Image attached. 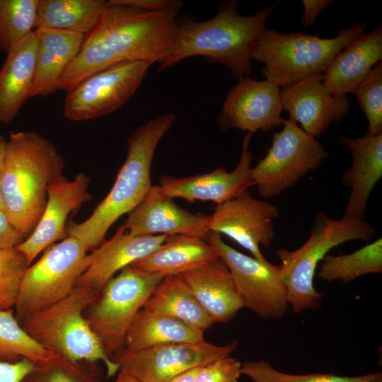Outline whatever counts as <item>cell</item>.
I'll use <instances>...</instances> for the list:
<instances>
[{
  "label": "cell",
  "instance_id": "cell-3",
  "mask_svg": "<svg viewBox=\"0 0 382 382\" xmlns=\"http://www.w3.org/2000/svg\"><path fill=\"white\" fill-rule=\"evenodd\" d=\"M236 1L230 3L202 22L185 19L178 23L175 40L158 62V70L190 57L204 56L227 66L238 81L248 76L254 50L277 4L251 16H241L236 11Z\"/></svg>",
  "mask_w": 382,
  "mask_h": 382
},
{
  "label": "cell",
  "instance_id": "cell-12",
  "mask_svg": "<svg viewBox=\"0 0 382 382\" xmlns=\"http://www.w3.org/2000/svg\"><path fill=\"white\" fill-rule=\"evenodd\" d=\"M150 66L142 61L124 62L88 76L66 91L64 117L80 122L115 112L133 96Z\"/></svg>",
  "mask_w": 382,
  "mask_h": 382
},
{
  "label": "cell",
  "instance_id": "cell-15",
  "mask_svg": "<svg viewBox=\"0 0 382 382\" xmlns=\"http://www.w3.org/2000/svg\"><path fill=\"white\" fill-rule=\"evenodd\" d=\"M282 110L280 87L246 76L227 93L217 123L222 130L237 129L253 134L282 125Z\"/></svg>",
  "mask_w": 382,
  "mask_h": 382
},
{
  "label": "cell",
  "instance_id": "cell-37",
  "mask_svg": "<svg viewBox=\"0 0 382 382\" xmlns=\"http://www.w3.org/2000/svg\"><path fill=\"white\" fill-rule=\"evenodd\" d=\"M241 363L231 356L222 357L199 366L194 382H238Z\"/></svg>",
  "mask_w": 382,
  "mask_h": 382
},
{
  "label": "cell",
  "instance_id": "cell-36",
  "mask_svg": "<svg viewBox=\"0 0 382 382\" xmlns=\"http://www.w3.org/2000/svg\"><path fill=\"white\" fill-rule=\"evenodd\" d=\"M354 93L369 122L367 133H382V62L371 70Z\"/></svg>",
  "mask_w": 382,
  "mask_h": 382
},
{
  "label": "cell",
  "instance_id": "cell-9",
  "mask_svg": "<svg viewBox=\"0 0 382 382\" xmlns=\"http://www.w3.org/2000/svg\"><path fill=\"white\" fill-rule=\"evenodd\" d=\"M163 278L127 266L106 283L89 306L85 316L110 357L125 348L133 320Z\"/></svg>",
  "mask_w": 382,
  "mask_h": 382
},
{
  "label": "cell",
  "instance_id": "cell-41",
  "mask_svg": "<svg viewBox=\"0 0 382 382\" xmlns=\"http://www.w3.org/2000/svg\"><path fill=\"white\" fill-rule=\"evenodd\" d=\"M303 12L301 20L304 26L312 25L316 21L317 17L333 1L332 0H303Z\"/></svg>",
  "mask_w": 382,
  "mask_h": 382
},
{
  "label": "cell",
  "instance_id": "cell-8",
  "mask_svg": "<svg viewBox=\"0 0 382 382\" xmlns=\"http://www.w3.org/2000/svg\"><path fill=\"white\" fill-rule=\"evenodd\" d=\"M89 263L87 251L73 236L47 248L21 278L14 306L18 321L66 297Z\"/></svg>",
  "mask_w": 382,
  "mask_h": 382
},
{
  "label": "cell",
  "instance_id": "cell-26",
  "mask_svg": "<svg viewBox=\"0 0 382 382\" xmlns=\"http://www.w3.org/2000/svg\"><path fill=\"white\" fill-rule=\"evenodd\" d=\"M36 59L35 30L8 53L0 70V124L8 125L30 98Z\"/></svg>",
  "mask_w": 382,
  "mask_h": 382
},
{
  "label": "cell",
  "instance_id": "cell-13",
  "mask_svg": "<svg viewBox=\"0 0 382 382\" xmlns=\"http://www.w3.org/2000/svg\"><path fill=\"white\" fill-rule=\"evenodd\" d=\"M237 347L236 340L224 345L206 340L170 343L139 351L123 349L112 359L119 371L139 382H168L188 370L230 356Z\"/></svg>",
  "mask_w": 382,
  "mask_h": 382
},
{
  "label": "cell",
  "instance_id": "cell-24",
  "mask_svg": "<svg viewBox=\"0 0 382 382\" xmlns=\"http://www.w3.org/2000/svg\"><path fill=\"white\" fill-rule=\"evenodd\" d=\"M35 71L31 97L46 96L57 90L58 82L81 50V33L37 28Z\"/></svg>",
  "mask_w": 382,
  "mask_h": 382
},
{
  "label": "cell",
  "instance_id": "cell-30",
  "mask_svg": "<svg viewBox=\"0 0 382 382\" xmlns=\"http://www.w3.org/2000/svg\"><path fill=\"white\" fill-rule=\"evenodd\" d=\"M382 272V239L368 243L349 254L326 255L321 260L318 276L332 282L349 283L360 277Z\"/></svg>",
  "mask_w": 382,
  "mask_h": 382
},
{
  "label": "cell",
  "instance_id": "cell-10",
  "mask_svg": "<svg viewBox=\"0 0 382 382\" xmlns=\"http://www.w3.org/2000/svg\"><path fill=\"white\" fill-rule=\"evenodd\" d=\"M282 125L283 129L274 133L266 155L251 170L253 185L264 198L280 195L308 171L318 168L329 156L297 123L289 119Z\"/></svg>",
  "mask_w": 382,
  "mask_h": 382
},
{
  "label": "cell",
  "instance_id": "cell-40",
  "mask_svg": "<svg viewBox=\"0 0 382 382\" xmlns=\"http://www.w3.org/2000/svg\"><path fill=\"white\" fill-rule=\"evenodd\" d=\"M115 2L149 11L180 9L181 1L176 0H115Z\"/></svg>",
  "mask_w": 382,
  "mask_h": 382
},
{
  "label": "cell",
  "instance_id": "cell-11",
  "mask_svg": "<svg viewBox=\"0 0 382 382\" xmlns=\"http://www.w3.org/2000/svg\"><path fill=\"white\" fill-rule=\"evenodd\" d=\"M205 239L227 266L245 307L262 318H284L289 303L280 265L236 250L216 232L209 231Z\"/></svg>",
  "mask_w": 382,
  "mask_h": 382
},
{
  "label": "cell",
  "instance_id": "cell-22",
  "mask_svg": "<svg viewBox=\"0 0 382 382\" xmlns=\"http://www.w3.org/2000/svg\"><path fill=\"white\" fill-rule=\"evenodd\" d=\"M382 59V27L361 34L340 52L323 74L332 95L354 93Z\"/></svg>",
  "mask_w": 382,
  "mask_h": 382
},
{
  "label": "cell",
  "instance_id": "cell-17",
  "mask_svg": "<svg viewBox=\"0 0 382 382\" xmlns=\"http://www.w3.org/2000/svg\"><path fill=\"white\" fill-rule=\"evenodd\" d=\"M88 175L79 173L72 180L65 177L49 185L40 221L31 234L16 247L25 255L28 266L42 250L68 237L66 221L69 214L91 199Z\"/></svg>",
  "mask_w": 382,
  "mask_h": 382
},
{
  "label": "cell",
  "instance_id": "cell-32",
  "mask_svg": "<svg viewBox=\"0 0 382 382\" xmlns=\"http://www.w3.org/2000/svg\"><path fill=\"white\" fill-rule=\"evenodd\" d=\"M38 0H0V50L6 54L35 28Z\"/></svg>",
  "mask_w": 382,
  "mask_h": 382
},
{
  "label": "cell",
  "instance_id": "cell-34",
  "mask_svg": "<svg viewBox=\"0 0 382 382\" xmlns=\"http://www.w3.org/2000/svg\"><path fill=\"white\" fill-rule=\"evenodd\" d=\"M22 382H100L98 373L85 363H75L56 355L35 364Z\"/></svg>",
  "mask_w": 382,
  "mask_h": 382
},
{
  "label": "cell",
  "instance_id": "cell-31",
  "mask_svg": "<svg viewBox=\"0 0 382 382\" xmlns=\"http://www.w3.org/2000/svg\"><path fill=\"white\" fill-rule=\"evenodd\" d=\"M56 355L30 337L16 319L13 309L0 310L1 361L15 362L26 359L37 364Z\"/></svg>",
  "mask_w": 382,
  "mask_h": 382
},
{
  "label": "cell",
  "instance_id": "cell-42",
  "mask_svg": "<svg viewBox=\"0 0 382 382\" xmlns=\"http://www.w3.org/2000/svg\"><path fill=\"white\" fill-rule=\"evenodd\" d=\"M198 368L199 367L188 370L173 378L168 382H194L195 376Z\"/></svg>",
  "mask_w": 382,
  "mask_h": 382
},
{
  "label": "cell",
  "instance_id": "cell-28",
  "mask_svg": "<svg viewBox=\"0 0 382 382\" xmlns=\"http://www.w3.org/2000/svg\"><path fill=\"white\" fill-rule=\"evenodd\" d=\"M142 308L170 316L203 332L214 324L179 275L163 277Z\"/></svg>",
  "mask_w": 382,
  "mask_h": 382
},
{
  "label": "cell",
  "instance_id": "cell-43",
  "mask_svg": "<svg viewBox=\"0 0 382 382\" xmlns=\"http://www.w3.org/2000/svg\"><path fill=\"white\" fill-rule=\"evenodd\" d=\"M112 382H139L132 376L119 371L116 378Z\"/></svg>",
  "mask_w": 382,
  "mask_h": 382
},
{
  "label": "cell",
  "instance_id": "cell-1",
  "mask_svg": "<svg viewBox=\"0 0 382 382\" xmlns=\"http://www.w3.org/2000/svg\"><path fill=\"white\" fill-rule=\"evenodd\" d=\"M179 10L149 11L107 1L99 22L85 35L57 90L68 91L88 76L118 64L158 63L175 40Z\"/></svg>",
  "mask_w": 382,
  "mask_h": 382
},
{
  "label": "cell",
  "instance_id": "cell-4",
  "mask_svg": "<svg viewBox=\"0 0 382 382\" xmlns=\"http://www.w3.org/2000/svg\"><path fill=\"white\" fill-rule=\"evenodd\" d=\"M175 118L174 113L166 112L137 127L127 139L125 161L109 193L87 219L66 226L68 236L77 238L87 252L100 245L110 227L144 199L152 185L151 170L156 149Z\"/></svg>",
  "mask_w": 382,
  "mask_h": 382
},
{
  "label": "cell",
  "instance_id": "cell-35",
  "mask_svg": "<svg viewBox=\"0 0 382 382\" xmlns=\"http://www.w3.org/2000/svg\"><path fill=\"white\" fill-rule=\"evenodd\" d=\"M16 247L0 248V310L13 309L21 278L28 267Z\"/></svg>",
  "mask_w": 382,
  "mask_h": 382
},
{
  "label": "cell",
  "instance_id": "cell-38",
  "mask_svg": "<svg viewBox=\"0 0 382 382\" xmlns=\"http://www.w3.org/2000/svg\"><path fill=\"white\" fill-rule=\"evenodd\" d=\"M34 366L26 359L15 362L0 360V382H22Z\"/></svg>",
  "mask_w": 382,
  "mask_h": 382
},
{
  "label": "cell",
  "instance_id": "cell-33",
  "mask_svg": "<svg viewBox=\"0 0 382 382\" xmlns=\"http://www.w3.org/2000/svg\"><path fill=\"white\" fill-rule=\"evenodd\" d=\"M241 374L249 377L253 382H382L381 371L356 376L330 373L291 374L279 371L265 360L241 363Z\"/></svg>",
  "mask_w": 382,
  "mask_h": 382
},
{
  "label": "cell",
  "instance_id": "cell-5",
  "mask_svg": "<svg viewBox=\"0 0 382 382\" xmlns=\"http://www.w3.org/2000/svg\"><path fill=\"white\" fill-rule=\"evenodd\" d=\"M98 296L76 286L66 297L32 313L21 325L47 350L75 363L101 362L108 377L113 376L119 365L105 352L85 316Z\"/></svg>",
  "mask_w": 382,
  "mask_h": 382
},
{
  "label": "cell",
  "instance_id": "cell-16",
  "mask_svg": "<svg viewBox=\"0 0 382 382\" xmlns=\"http://www.w3.org/2000/svg\"><path fill=\"white\" fill-rule=\"evenodd\" d=\"M251 136L248 133L245 134L240 161L232 171L218 167L208 173L186 177L165 175L159 180L161 192L173 199L182 198L190 203L197 200L211 201L217 205L236 197L253 185V157L248 149Z\"/></svg>",
  "mask_w": 382,
  "mask_h": 382
},
{
  "label": "cell",
  "instance_id": "cell-44",
  "mask_svg": "<svg viewBox=\"0 0 382 382\" xmlns=\"http://www.w3.org/2000/svg\"><path fill=\"white\" fill-rule=\"evenodd\" d=\"M6 140L0 134V170L1 169L6 154Z\"/></svg>",
  "mask_w": 382,
  "mask_h": 382
},
{
  "label": "cell",
  "instance_id": "cell-23",
  "mask_svg": "<svg viewBox=\"0 0 382 382\" xmlns=\"http://www.w3.org/2000/svg\"><path fill=\"white\" fill-rule=\"evenodd\" d=\"M179 276L214 323H228L245 308L230 271L221 258Z\"/></svg>",
  "mask_w": 382,
  "mask_h": 382
},
{
  "label": "cell",
  "instance_id": "cell-21",
  "mask_svg": "<svg viewBox=\"0 0 382 382\" xmlns=\"http://www.w3.org/2000/svg\"><path fill=\"white\" fill-rule=\"evenodd\" d=\"M352 155V164L342 182L351 189L344 217L364 220L370 195L382 177V133L359 138L339 137Z\"/></svg>",
  "mask_w": 382,
  "mask_h": 382
},
{
  "label": "cell",
  "instance_id": "cell-45",
  "mask_svg": "<svg viewBox=\"0 0 382 382\" xmlns=\"http://www.w3.org/2000/svg\"><path fill=\"white\" fill-rule=\"evenodd\" d=\"M0 211L4 212V201L2 197V193L1 190V186H0Z\"/></svg>",
  "mask_w": 382,
  "mask_h": 382
},
{
  "label": "cell",
  "instance_id": "cell-6",
  "mask_svg": "<svg viewBox=\"0 0 382 382\" xmlns=\"http://www.w3.org/2000/svg\"><path fill=\"white\" fill-rule=\"evenodd\" d=\"M375 233V228L365 220L344 216L332 219L320 211L308 240L300 248L277 250L287 301L293 312L321 306L325 294L315 289L313 278L318 263L332 248L352 240L369 241Z\"/></svg>",
  "mask_w": 382,
  "mask_h": 382
},
{
  "label": "cell",
  "instance_id": "cell-29",
  "mask_svg": "<svg viewBox=\"0 0 382 382\" xmlns=\"http://www.w3.org/2000/svg\"><path fill=\"white\" fill-rule=\"evenodd\" d=\"M104 0H38L35 28L89 33L99 22Z\"/></svg>",
  "mask_w": 382,
  "mask_h": 382
},
{
  "label": "cell",
  "instance_id": "cell-39",
  "mask_svg": "<svg viewBox=\"0 0 382 382\" xmlns=\"http://www.w3.org/2000/svg\"><path fill=\"white\" fill-rule=\"evenodd\" d=\"M25 238V236L14 227L6 213L0 211V248L16 247Z\"/></svg>",
  "mask_w": 382,
  "mask_h": 382
},
{
  "label": "cell",
  "instance_id": "cell-7",
  "mask_svg": "<svg viewBox=\"0 0 382 382\" xmlns=\"http://www.w3.org/2000/svg\"><path fill=\"white\" fill-rule=\"evenodd\" d=\"M364 22L340 30L332 38L303 33H280L266 28L252 55L264 64L262 74L279 87L323 74L335 56L364 33Z\"/></svg>",
  "mask_w": 382,
  "mask_h": 382
},
{
  "label": "cell",
  "instance_id": "cell-18",
  "mask_svg": "<svg viewBox=\"0 0 382 382\" xmlns=\"http://www.w3.org/2000/svg\"><path fill=\"white\" fill-rule=\"evenodd\" d=\"M209 215L193 213L151 185L142 201L128 214L123 224L131 236L185 235L205 238Z\"/></svg>",
  "mask_w": 382,
  "mask_h": 382
},
{
  "label": "cell",
  "instance_id": "cell-19",
  "mask_svg": "<svg viewBox=\"0 0 382 382\" xmlns=\"http://www.w3.org/2000/svg\"><path fill=\"white\" fill-rule=\"evenodd\" d=\"M283 110L289 120L300 123L301 129L316 138L331 122L340 120L350 108L347 95H332L323 81V74L303 79L281 88Z\"/></svg>",
  "mask_w": 382,
  "mask_h": 382
},
{
  "label": "cell",
  "instance_id": "cell-20",
  "mask_svg": "<svg viewBox=\"0 0 382 382\" xmlns=\"http://www.w3.org/2000/svg\"><path fill=\"white\" fill-rule=\"evenodd\" d=\"M166 238V235L131 236L122 225L110 240L88 254L89 265L76 286L99 295L117 272L155 251Z\"/></svg>",
  "mask_w": 382,
  "mask_h": 382
},
{
  "label": "cell",
  "instance_id": "cell-25",
  "mask_svg": "<svg viewBox=\"0 0 382 382\" xmlns=\"http://www.w3.org/2000/svg\"><path fill=\"white\" fill-rule=\"evenodd\" d=\"M220 257L205 238L172 235L149 255L130 266L163 277L178 276L193 271Z\"/></svg>",
  "mask_w": 382,
  "mask_h": 382
},
{
  "label": "cell",
  "instance_id": "cell-27",
  "mask_svg": "<svg viewBox=\"0 0 382 382\" xmlns=\"http://www.w3.org/2000/svg\"><path fill=\"white\" fill-rule=\"evenodd\" d=\"M203 331L164 313L141 308L126 335L125 348L139 351L152 347L180 342H199Z\"/></svg>",
  "mask_w": 382,
  "mask_h": 382
},
{
  "label": "cell",
  "instance_id": "cell-14",
  "mask_svg": "<svg viewBox=\"0 0 382 382\" xmlns=\"http://www.w3.org/2000/svg\"><path fill=\"white\" fill-rule=\"evenodd\" d=\"M279 215L275 205L253 197L247 189L216 206L209 215V228L233 239L255 259L265 260L260 247L271 246L274 236L273 220Z\"/></svg>",
  "mask_w": 382,
  "mask_h": 382
},
{
  "label": "cell",
  "instance_id": "cell-2",
  "mask_svg": "<svg viewBox=\"0 0 382 382\" xmlns=\"http://www.w3.org/2000/svg\"><path fill=\"white\" fill-rule=\"evenodd\" d=\"M64 160L50 140L32 131L11 132L0 170L4 212L25 237L34 231L50 185L65 178Z\"/></svg>",
  "mask_w": 382,
  "mask_h": 382
}]
</instances>
